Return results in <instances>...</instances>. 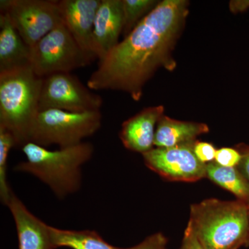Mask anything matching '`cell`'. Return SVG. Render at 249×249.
Segmentation results:
<instances>
[{
    "label": "cell",
    "mask_w": 249,
    "mask_h": 249,
    "mask_svg": "<svg viewBox=\"0 0 249 249\" xmlns=\"http://www.w3.org/2000/svg\"><path fill=\"white\" fill-rule=\"evenodd\" d=\"M188 15L186 0H163L124 40L114 47L91 73L87 86L93 91L128 93L135 101L145 83L160 68L173 71V52Z\"/></svg>",
    "instance_id": "1"
},
{
    "label": "cell",
    "mask_w": 249,
    "mask_h": 249,
    "mask_svg": "<svg viewBox=\"0 0 249 249\" xmlns=\"http://www.w3.org/2000/svg\"><path fill=\"white\" fill-rule=\"evenodd\" d=\"M6 206L17 229L18 249H55L51 237L50 226L31 213L14 193Z\"/></svg>",
    "instance_id": "12"
},
{
    "label": "cell",
    "mask_w": 249,
    "mask_h": 249,
    "mask_svg": "<svg viewBox=\"0 0 249 249\" xmlns=\"http://www.w3.org/2000/svg\"><path fill=\"white\" fill-rule=\"evenodd\" d=\"M188 224L206 249H239L248 237V206L237 199H205L191 205Z\"/></svg>",
    "instance_id": "3"
},
{
    "label": "cell",
    "mask_w": 249,
    "mask_h": 249,
    "mask_svg": "<svg viewBox=\"0 0 249 249\" xmlns=\"http://www.w3.org/2000/svg\"><path fill=\"white\" fill-rule=\"evenodd\" d=\"M101 124V111L73 113L45 109L37 113L29 132V142L45 147L73 146L97 132Z\"/></svg>",
    "instance_id": "5"
},
{
    "label": "cell",
    "mask_w": 249,
    "mask_h": 249,
    "mask_svg": "<svg viewBox=\"0 0 249 249\" xmlns=\"http://www.w3.org/2000/svg\"><path fill=\"white\" fill-rule=\"evenodd\" d=\"M241 155V160L236 168L249 182V146L240 143L235 147Z\"/></svg>",
    "instance_id": "23"
},
{
    "label": "cell",
    "mask_w": 249,
    "mask_h": 249,
    "mask_svg": "<svg viewBox=\"0 0 249 249\" xmlns=\"http://www.w3.org/2000/svg\"><path fill=\"white\" fill-rule=\"evenodd\" d=\"M71 73H58L43 78L39 111L60 109L70 112L97 111L103 100Z\"/></svg>",
    "instance_id": "8"
},
{
    "label": "cell",
    "mask_w": 249,
    "mask_h": 249,
    "mask_svg": "<svg viewBox=\"0 0 249 249\" xmlns=\"http://www.w3.org/2000/svg\"><path fill=\"white\" fill-rule=\"evenodd\" d=\"M248 215H249V231H248V237H247V242H246L245 247H249V206H248Z\"/></svg>",
    "instance_id": "26"
},
{
    "label": "cell",
    "mask_w": 249,
    "mask_h": 249,
    "mask_svg": "<svg viewBox=\"0 0 249 249\" xmlns=\"http://www.w3.org/2000/svg\"><path fill=\"white\" fill-rule=\"evenodd\" d=\"M101 0L58 1L63 23L83 50L95 55L93 30L95 18Z\"/></svg>",
    "instance_id": "11"
},
{
    "label": "cell",
    "mask_w": 249,
    "mask_h": 249,
    "mask_svg": "<svg viewBox=\"0 0 249 249\" xmlns=\"http://www.w3.org/2000/svg\"><path fill=\"white\" fill-rule=\"evenodd\" d=\"M193 150L196 159L201 163L207 165L214 161L217 150L213 144L196 141Z\"/></svg>",
    "instance_id": "21"
},
{
    "label": "cell",
    "mask_w": 249,
    "mask_h": 249,
    "mask_svg": "<svg viewBox=\"0 0 249 249\" xmlns=\"http://www.w3.org/2000/svg\"><path fill=\"white\" fill-rule=\"evenodd\" d=\"M179 249H206L198 240L189 224H188L185 230Z\"/></svg>",
    "instance_id": "24"
},
{
    "label": "cell",
    "mask_w": 249,
    "mask_h": 249,
    "mask_svg": "<svg viewBox=\"0 0 249 249\" xmlns=\"http://www.w3.org/2000/svg\"><path fill=\"white\" fill-rule=\"evenodd\" d=\"M162 106L144 108L122 124L119 138L125 148L132 152L145 153L155 147L156 128L164 115Z\"/></svg>",
    "instance_id": "13"
},
{
    "label": "cell",
    "mask_w": 249,
    "mask_h": 249,
    "mask_svg": "<svg viewBox=\"0 0 249 249\" xmlns=\"http://www.w3.org/2000/svg\"><path fill=\"white\" fill-rule=\"evenodd\" d=\"M50 232L55 249H127L110 245L95 231L65 230L50 226Z\"/></svg>",
    "instance_id": "16"
},
{
    "label": "cell",
    "mask_w": 249,
    "mask_h": 249,
    "mask_svg": "<svg viewBox=\"0 0 249 249\" xmlns=\"http://www.w3.org/2000/svg\"><path fill=\"white\" fill-rule=\"evenodd\" d=\"M15 147L17 145L14 135L0 126V199L6 206L14 193L7 181V165L10 151Z\"/></svg>",
    "instance_id": "18"
},
{
    "label": "cell",
    "mask_w": 249,
    "mask_h": 249,
    "mask_svg": "<svg viewBox=\"0 0 249 249\" xmlns=\"http://www.w3.org/2000/svg\"><path fill=\"white\" fill-rule=\"evenodd\" d=\"M196 142L173 147H155L142 154L145 164L169 181H199L206 178V164L199 161L195 155L193 147Z\"/></svg>",
    "instance_id": "9"
},
{
    "label": "cell",
    "mask_w": 249,
    "mask_h": 249,
    "mask_svg": "<svg viewBox=\"0 0 249 249\" xmlns=\"http://www.w3.org/2000/svg\"><path fill=\"white\" fill-rule=\"evenodd\" d=\"M241 160L240 152L232 147H222L217 150L214 161L226 168H235Z\"/></svg>",
    "instance_id": "20"
},
{
    "label": "cell",
    "mask_w": 249,
    "mask_h": 249,
    "mask_svg": "<svg viewBox=\"0 0 249 249\" xmlns=\"http://www.w3.org/2000/svg\"><path fill=\"white\" fill-rule=\"evenodd\" d=\"M209 132L207 124L171 119L163 115L156 128L155 147H173L196 142L201 134Z\"/></svg>",
    "instance_id": "15"
},
{
    "label": "cell",
    "mask_w": 249,
    "mask_h": 249,
    "mask_svg": "<svg viewBox=\"0 0 249 249\" xmlns=\"http://www.w3.org/2000/svg\"><path fill=\"white\" fill-rule=\"evenodd\" d=\"M21 148L27 160L16 165L15 171L34 175L59 199L79 191L82 166L91 160L93 153L92 144L85 142L56 150L28 142Z\"/></svg>",
    "instance_id": "2"
},
{
    "label": "cell",
    "mask_w": 249,
    "mask_h": 249,
    "mask_svg": "<svg viewBox=\"0 0 249 249\" xmlns=\"http://www.w3.org/2000/svg\"><path fill=\"white\" fill-rule=\"evenodd\" d=\"M124 29L122 0H101L93 30V53L103 60L119 43Z\"/></svg>",
    "instance_id": "10"
},
{
    "label": "cell",
    "mask_w": 249,
    "mask_h": 249,
    "mask_svg": "<svg viewBox=\"0 0 249 249\" xmlns=\"http://www.w3.org/2000/svg\"><path fill=\"white\" fill-rule=\"evenodd\" d=\"M43 78L31 65L0 73V126L11 132L17 147L29 142L31 126L39 112Z\"/></svg>",
    "instance_id": "4"
},
{
    "label": "cell",
    "mask_w": 249,
    "mask_h": 249,
    "mask_svg": "<svg viewBox=\"0 0 249 249\" xmlns=\"http://www.w3.org/2000/svg\"><path fill=\"white\" fill-rule=\"evenodd\" d=\"M83 50L64 23L31 47V65L40 78L89 65L94 59Z\"/></svg>",
    "instance_id": "6"
},
{
    "label": "cell",
    "mask_w": 249,
    "mask_h": 249,
    "mask_svg": "<svg viewBox=\"0 0 249 249\" xmlns=\"http://www.w3.org/2000/svg\"><path fill=\"white\" fill-rule=\"evenodd\" d=\"M31 48L13 25L8 15L0 14V73L31 65Z\"/></svg>",
    "instance_id": "14"
},
{
    "label": "cell",
    "mask_w": 249,
    "mask_h": 249,
    "mask_svg": "<svg viewBox=\"0 0 249 249\" xmlns=\"http://www.w3.org/2000/svg\"><path fill=\"white\" fill-rule=\"evenodd\" d=\"M231 9L234 12H243L249 9V0L231 1Z\"/></svg>",
    "instance_id": "25"
},
{
    "label": "cell",
    "mask_w": 249,
    "mask_h": 249,
    "mask_svg": "<svg viewBox=\"0 0 249 249\" xmlns=\"http://www.w3.org/2000/svg\"><path fill=\"white\" fill-rule=\"evenodd\" d=\"M168 240L161 232H157L146 237L139 245L127 249H166Z\"/></svg>",
    "instance_id": "22"
},
{
    "label": "cell",
    "mask_w": 249,
    "mask_h": 249,
    "mask_svg": "<svg viewBox=\"0 0 249 249\" xmlns=\"http://www.w3.org/2000/svg\"><path fill=\"white\" fill-rule=\"evenodd\" d=\"M0 9L31 48L63 23L58 1L1 0Z\"/></svg>",
    "instance_id": "7"
},
{
    "label": "cell",
    "mask_w": 249,
    "mask_h": 249,
    "mask_svg": "<svg viewBox=\"0 0 249 249\" xmlns=\"http://www.w3.org/2000/svg\"><path fill=\"white\" fill-rule=\"evenodd\" d=\"M124 12V37L128 36L136 26L155 9L160 1L157 0H122Z\"/></svg>",
    "instance_id": "19"
},
{
    "label": "cell",
    "mask_w": 249,
    "mask_h": 249,
    "mask_svg": "<svg viewBox=\"0 0 249 249\" xmlns=\"http://www.w3.org/2000/svg\"><path fill=\"white\" fill-rule=\"evenodd\" d=\"M206 178L249 206V182L236 167L226 168L212 162L206 165Z\"/></svg>",
    "instance_id": "17"
}]
</instances>
